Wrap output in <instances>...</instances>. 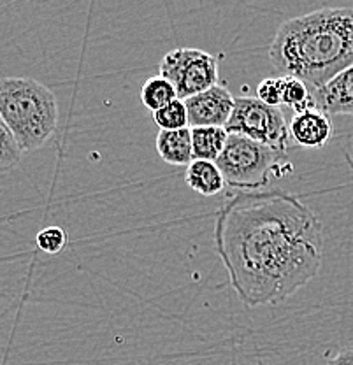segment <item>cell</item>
Returning a JSON list of instances; mask_svg holds the SVG:
<instances>
[{"mask_svg": "<svg viewBox=\"0 0 353 365\" xmlns=\"http://www.w3.org/2000/svg\"><path fill=\"white\" fill-rule=\"evenodd\" d=\"M317 108L327 114L353 116V66L344 68L332 81L313 91Z\"/></svg>", "mask_w": 353, "mask_h": 365, "instance_id": "obj_9", "label": "cell"}, {"mask_svg": "<svg viewBox=\"0 0 353 365\" xmlns=\"http://www.w3.org/2000/svg\"><path fill=\"white\" fill-rule=\"evenodd\" d=\"M0 137H2V140H0V169H2V173H7L20 163L24 151L2 121H0Z\"/></svg>", "mask_w": 353, "mask_h": 365, "instance_id": "obj_16", "label": "cell"}, {"mask_svg": "<svg viewBox=\"0 0 353 365\" xmlns=\"http://www.w3.org/2000/svg\"><path fill=\"white\" fill-rule=\"evenodd\" d=\"M185 181L190 188L203 197H215L223 192L227 181L216 162L206 160H193L187 167Z\"/></svg>", "mask_w": 353, "mask_h": 365, "instance_id": "obj_11", "label": "cell"}, {"mask_svg": "<svg viewBox=\"0 0 353 365\" xmlns=\"http://www.w3.org/2000/svg\"><path fill=\"white\" fill-rule=\"evenodd\" d=\"M276 71L294 76L311 93L353 66V9L322 7L282 23L269 46Z\"/></svg>", "mask_w": 353, "mask_h": 365, "instance_id": "obj_2", "label": "cell"}, {"mask_svg": "<svg viewBox=\"0 0 353 365\" xmlns=\"http://www.w3.org/2000/svg\"><path fill=\"white\" fill-rule=\"evenodd\" d=\"M158 155L170 165H190L193 162L192 128L181 130H160L155 139Z\"/></svg>", "mask_w": 353, "mask_h": 365, "instance_id": "obj_10", "label": "cell"}, {"mask_svg": "<svg viewBox=\"0 0 353 365\" xmlns=\"http://www.w3.org/2000/svg\"><path fill=\"white\" fill-rule=\"evenodd\" d=\"M327 365H353V349H341L337 355L327 360Z\"/></svg>", "mask_w": 353, "mask_h": 365, "instance_id": "obj_19", "label": "cell"}, {"mask_svg": "<svg viewBox=\"0 0 353 365\" xmlns=\"http://www.w3.org/2000/svg\"><path fill=\"white\" fill-rule=\"evenodd\" d=\"M0 118L20 144L36 151L58 128V101L43 83L30 78H4L0 85Z\"/></svg>", "mask_w": 353, "mask_h": 365, "instance_id": "obj_3", "label": "cell"}, {"mask_svg": "<svg viewBox=\"0 0 353 365\" xmlns=\"http://www.w3.org/2000/svg\"><path fill=\"white\" fill-rule=\"evenodd\" d=\"M67 234L63 228L53 225L46 227L37 234V246L48 255H58L60 251L66 248Z\"/></svg>", "mask_w": 353, "mask_h": 365, "instance_id": "obj_17", "label": "cell"}, {"mask_svg": "<svg viewBox=\"0 0 353 365\" xmlns=\"http://www.w3.org/2000/svg\"><path fill=\"white\" fill-rule=\"evenodd\" d=\"M188 111L190 127H222L225 128L230 121L235 98L223 85H216L213 88L193 95L185 101Z\"/></svg>", "mask_w": 353, "mask_h": 365, "instance_id": "obj_7", "label": "cell"}, {"mask_svg": "<svg viewBox=\"0 0 353 365\" xmlns=\"http://www.w3.org/2000/svg\"><path fill=\"white\" fill-rule=\"evenodd\" d=\"M280 85H282L283 104L288 106L295 114L306 113L309 109L317 108L313 93L301 79L294 78V76H282Z\"/></svg>", "mask_w": 353, "mask_h": 365, "instance_id": "obj_13", "label": "cell"}, {"mask_svg": "<svg viewBox=\"0 0 353 365\" xmlns=\"http://www.w3.org/2000/svg\"><path fill=\"white\" fill-rule=\"evenodd\" d=\"M141 102L150 109L151 113L158 111V109L165 108L167 104L174 102L178 98V91L162 76L157 78H150L146 83L141 86Z\"/></svg>", "mask_w": 353, "mask_h": 365, "instance_id": "obj_14", "label": "cell"}, {"mask_svg": "<svg viewBox=\"0 0 353 365\" xmlns=\"http://www.w3.org/2000/svg\"><path fill=\"white\" fill-rule=\"evenodd\" d=\"M215 246L246 306H276L318 276L324 228L294 193L239 192L216 212Z\"/></svg>", "mask_w": 353, "mask_h": 365, "instance_id": "obj_1", "label": "cell"}, {"mask_svg": "<svg viewBox=\"0 0 353 365\" xmlns=\"http://www.w3.org/2000/svg\"><path fill=\"white\" fill-rule=\"evenodd\" d=\"M225 130L229 134L248 137L265 146L287 153L290 143V130L285 121V114L280 108L264 104L259 98L239 97Z\"/></svg>", "mask_w": 353, "mask_h": 365, "instance_id": "obj_5", "label": "cell"}, {"mask_svg": "<svg viewBox=\"0 0 353 365\" xmlns=\"http://www.w3.org/2000/svg\"><path fill=\"white\" fill-rule=\"evenodd\" d=\"M257 98L264 102V104L272 106V108H280L283 104L280 78H267L264 81H260L259 88H257Z\"/></svg>", "mask_w": 353, "mask_h": 365, "instance_id": "obj_18", "label": "cell"}, {"mask_svg": "<svg viewBox=\"0 0 353 365\" xmlns=\"http://www.w3.org/2000/svg\"><path fill=\"white\" fill-rule=\"evenodd\" d=\"M283 160L285 151L230 134L216 165L232 188H239V192H260L269 185L272 174L280 178L292 173V163H283Z\"/></svg>", "mask_w": 353, "mask_h": 365, "instance_id": "obj_4", "label": "cell"}, {"mask_svg": "<svg viewBox=\"0 0 353 365\" xmlns=\"http://www.w3.org/2000/svg\"><path fill=\"white\" fill-rule=\"evenodd\" d=\"M229 132L222 127H195L192 128L193 160L216 162L223 153L229 140Z\"/></svg>", "mask_w": 353, "mask_h": 365, "instance_id": "obj_12", "label": "cell"}, {"mask_svg": "<svg viewBox=\"0 0 353 365\" xmlns=\"http://www.w3.org/2000/svg\"><path fill=\"white\" fill-rule=\"evenodd\" d=\"M153 121L160 127V130H181L188 128V111L185 101L176 98L174 102L167 104L165 108L153 113Z\"/></svg>", "mask_w": 353, "mask_h": 365, "instance_id": "obj_15", "label": "cell"}, {"mask_svg": "<svg viewBox=\"0 0 353 365\" xmlns=\"http://www.w3.org/2000/svg\"><path fill=\"white\" fill-rule=\"evenodd\" d=\"M160 76L176 88L178 98L187 101L218 85V62L199 48H178L164 56Z\"/></svg>", "mask_w": 353, "mask_h": 365, "instance_id": "obj_6", "label": "cell"}, {"mask_svg": "<svg viewBox=\"0 0 353 365\" xmlns=\"http://www.w3.org/2000/svg\"><path fill=\"white\" fill-rule=\"evenodd\" d=\"M288 130L295 144L307 150H320L332 140L334 125L327 113L314 108L306 113L294 114Z\"/></svg>", "mask_w": 353, "mask_h": 365, "instance_id": "obj_8", "label": "cell"}]
</instances>
